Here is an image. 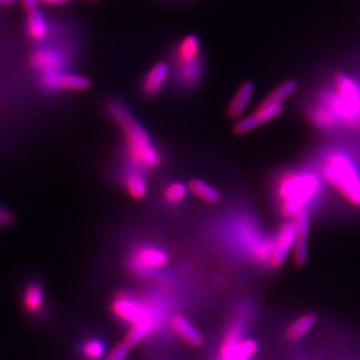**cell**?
<instances>
[{
	"label": "cell",
	"mask_w": 360,
	"mask_h": 360,
	"mask_svg": "<svg viewBox=\"0 0 360 360\" xmlns=\"http://www.w3.org/2000/svg\"><path fill=\"white\" fill-rule=\"evenodd\" d=\"M311 121L324 131L359 126V83L344 73H337L333 88L319 98L311 111Z\"/></svg>",
	"instance_id": "obj_1"
},
{
	"label": "cell",
	"mask_w": 360,
	"mask_h": 360,
	"mask_svg": "<svg viewBox=\"0 0 360 360\" xmlns=\"http://www.w3.org/2000/svg\"><path fill=\"white\" fill-rule=\"evenodd\" d=\"M319 176L348 204L360 207V170L348 153L339 150L326 153L321 161Z\"/></svg>",
	"instance_id": "obj_2"
},
{
	"label": "cell",
	"mask_w": 360,
	"mask_h": 360,
	"mask_svg": "<svg viewBox=\"0 0 360 360\" xmlns=\"http://www.w3.org/2000/svg\"><path fill=\"white\" fill-rule=\"evenodd\" d=\"M108 111L126 133V148L133 161L144 168H157L161 163V157L149 135L133 117L128 106L115 100L108 104Z\"/></svg>",
	"instance_id": "obj_3"
},
{
	"label": "cell",
	"mask_w": 360,
	"mask_h": 360,
	"mask_svg": "<svg viewBox=\"0 0 360 360\" xmlns=\"http://www.w3.org/2000/svg\"><path fill=\"white\" fill-rule=\"evenodd\" d=\"M321 176L310 171L288 173L280 183L278 196L283 216L289 219L306 210L321 191Z\"/></svg>",
	"instance_id": "obj_4"
},
{
	"label": "cell",
	"mask_w": 360,
	"mask_h": 360,
	"mask_svg": "<svg viewBox=\"0 0 360 360\" xmlns=\"http://www.w3.org/2000/svg\"><path fill=\"white\" fill-rule=\"evenodd\" d=\"M258 351V341L243 338V325L235 323L220 345L219 360H251Z\"/></svg>",
	"instance_id": "obj_5"
},
{
	"label": "cell",
	"mask_w": 360,
	"mask_h": 360,
	"mask_svg": "<svg viewBox=\"0 0 360 360\" xmlns=\"http://www.w3.org/2000/svg\"><path fill=\"white\" fill-rule=\"evenodd\" d=\"M39 86L43 90H48V91H58V90L85 91L91 87V81L81 75L56 71V73L40 75Z\"/></svg>",
	"instance_id": "obj_6"
},
{
	"label": "cell",
	"mask_w": 360,
	"mask_h": 360,
	"mask_svg": "<svg viewBox=\"0 0 360 360\" xmlns=\"http://www.w3.org/2000/svg\"><path fill=\"white\" fill-rule=\"evenodd\" d=\"M295 241H296V228L294 223L293 220L286 221L280 228L274 241L273 253L270 258V265L273 268L278 269L284 265L286 258L289 256L290 251L294 247Z\"/></svg>",
	"instance_id": "obj_7"
},
{
	"label": "cell",
	"mask_w": 360,
	"mask_h": 360,
	"mask_svg": "<svg viewBox=\"0 0 360 360\" xmlns=\"http://www.w3.org/2000/svg\"><path fill=\"white\" fill-rule=\"evenodd\" d=\"M111 309H113V313H115L116 317L120 318L122 321H126V323H130V324L136 323L142 318L153 316L151 311L144 304L135 301L133 298L128 297L126 295H122V296H117L115 298L113 304H111Z\"/></svg>",
	"instance_id": "obj_8"
},
{
	"label": "cell",
	"mask_w": 360,
	"mask_h": 360,
	"mask_svg": "<svg viewBox=\"0 0 360 360\" xmlns=\"http://www.w3.org/2000/svg\"><path fill=\"white\" fill-rule=\"evenodd\" d=\"M21 301H23V308L26 313L33 316L39 315L43 311L46 301L43 284L34 280L26 283L23 290Z\"/></svg>",
	"instance_id": "obj_9"
},
{
	"label": "cell",
	"mask_w": 360,
	"mask_h": 360,
	"mask_svg": "<svg viewBox=\"0 0 360 360\" xmlns=\"http://www.w3.org/2000/svg\"><path fill=\"white\" fill-rule=\"evenodd\" d=\"M32 68L40 71L41 74H49L60 71L63 67V58L59 53L49 49H39L36 51L30 58Z\"/></svg>",
	"instance_id": "obj_10"
},
{
	"label": "cell",
	"mask_w": 360,
	"mask_h": 360,
	"mask_svg": "<svg viewBox=\"0 0 360 360\" xmlns=\"http://www.w3.org/2000/svg\"><path fill=\"white\" fill-rule=\"evenodd\" d=\"M171 326H172L173 331L183 341H186L188 345L194 346V348H199V346L204 344V337H203V335L184 316H180V315L175 316L171 319Z\"/></svg>",
	"instance_id": "obj_11"
},
{
	"label": "cell",
	"mask_w": 360,
	"mask_h": 360,
	"mask_svg": "<svg viewBox=\"0 0 360 360\" xmlns=\"http://www.w3.org/2000/svg\"><path fill=\"white\" fill-rule=\"evenodd\" d=\"M136 266L143 269H151V268H161L168 262V256L165 251L151 247L141 248L135 256Z\"/></svg>",
	"instance_id": "obj_12"
},
{
	"label": "cell",
	"mask_w": 360,
	"mask_h": 360,
	"mask_svg": "<svg viewBox=\"0 0 360 360\" xmlns=\"http://www.w3.org/2000/svg\"><path fill=\"white\" fill-rule=\"evenodd\" d=\"M254 83L251 81L243 83L240 87L239 90L236 91L234 98L232 100L228 106L227 115L228 117L232 120L240 117L243 115V111L246 110L248 103L251 101V95L254 93Z\"/></svg>",
	"instance_id": "obj_13"
},
{
	"label": "cell",
	"mask_w": 360,
	"mask_h": 360,
	"mask_svg": "<svg viewBox=\"0 0 360 360\" xmlns=\"http://www.w3.org/2000/svg\"><path fill=\"white\" fill-rule=\"evenodd\" d=\"M155 324H156V321L153 316L142 318L139 321L131 324V329L129 333H126L124 341L129 345L130 348L137 346L144 341L146 337L149 336L150 333H153Z\"/></svg>",
	"instance_id": "obj_14"
},
{
	"label": "cell",
	"mask_w": 360,
	"mask_h": 360,
	"mask_svg": "<svg viewBox=\"0 0 360 360\" xmlns=\"http://www.w3.org/2000/svg\"><path fill=\"white\" fill-rule=\"evenodd\" d=\"M316 322H317V317L313 313H308L302 315L286 329V338L291 341H300L313 329Z\"/></svg>",
	"instance_id": "obj_15"
},
{
	"label": "cell",
	"mask_w": 360,
	"mask_h": 360,
	"mask_svg": "<svg viewBox=\"0 0 360 360\" xmlns=\"http://www.w3.org/2000/svg\"><path fill=\"white\" fill-rule=\"evenodd\" d=\"M168 74V63H157L156 66H153V69L149 71V74L145 78V93L149 95L157 94L161 89V87L164 86Z\"/></svg>",
	"instance_id": "obj_16"
},
{
	"label": "cell",
	"mask_w": 360,
	"mask_h": 360,
	"mask_svg": "<svg viewBox=\"0 0 360 360\" xmlns=\"http://www.w3.org/2000/svg\"><path fill=\"white\" fill-rule=\"evenodd\" d=\"M297 82L294 80H288L286 82H283L282 85L273 90L260 106H278V104H283V102L286 101V98L294 94L296 89H297Z\"/></svg>",
	"instance_id": "obj_17"
},
{
	"label": "cell",
	"mask_w": 360,
	"mask_h": 360,
	"mask_svg": "<svg viewBox=\"0 0 360 360\" xmlns=\"http://www.w3.org/2000/svg\"><path fill=\"white\" fill-rule=\"evenodd\" d=\"M27 34L33 41H41L47 36V24L43 14L39 11L28 13L27 24H26Z\"/></svg>",
	"instance_id": "obj_18"
},
{
	"label": "cell",
	"mask_w": 360,
	"mask_h": 360,
	"mask_svg": "<svg viewBox=\"0 0 360 360\" xmlns=\"http://www.w3.org/2000/svg\"><path fill=\"white\" fill-rule=\"evenodd\" d=\"M188 190L201 200L208 204H216L220 200V194L216 188L211 185L206 184L205 181L199 179H193L188 183Z\"/></svg>",
	"instance_id": "obj_19"
},
{
	"label": "cell",
	"mask_w": 360,
	"mask_h": 360,
	"mask_svg": "<svg viewBox=\"0 0 360 360\" xmlns=\"http://www.w3.org/2000/svg\"><path fill=\"white\" fill-rule=\"evenodd\" d=\"M284 111V106L283 104H278V106H258V111L255 114L251 115L254 118L256 126H261L266 124L268 122L273 121L274 118L278 117Z\"/></svg>",
	"instance_id": "obj_20"
},
{
	"label": "cell",
	"mask_w": 360,
	"mask_h": 360,
	"mask_svg": "<svg viewBox=\"0 0 360 360\" xmlns=\"http://www.w3.org/2000/svg\"><path fill=\"white\" fill-rule=\"evenodd\" d=\"M199 53V40L196 36H188L180 46V58L183 63H191L196 59Z\"/></svg>",
	"instance_id": "obj_21"
},
{
	"label": "cell",
	"mask_w": 360,
	"mask_h": 360,
	"mask_svg": "<svg viewBox=\"0 0 360 360\" xmlns=\"http://www.w3.org/2000/svg\"><path fill=\"white\" fill-rule=\"evenodd\" d=\"M126 191L133 199H142L144 198L145 194L148 192V186L143 177L139 175H131L128 177L126 181Z\"/></svg>",
	"instance_id": "obj_22"
},
{
	"label": "cell",
	"mask_w": 360,
	"mask_h": 360,
	"mask_svg": "<svg viewBox=\"0 0 360 360\" xmlns=\"http://www.w3.org/2000/svg\"><path fill=\"white\" fill-rule=\"evenodd\" d=\"M293 223L296 228V238L308 239L310 232V216L308 210H301L293 216Z\"/></svg>",
	"instance_id": "obj_23"
},
{
	"label": "cell",
	"mask_w": 360,
	"mask_h": 360,
	"mask_svg": "<svg viewBox=\"0 0 360 360\" xmlns=\"http://www.w3.org/2000/svg\"><path fill=\"white\" fill-rule=\"evenodd\" d=\"M104 352H106L104 344L98 339H90L83 344V356L88 360H100L104 356Z\"/></svg>",
	"instance_id": "obj_24"
},
{
	"label": "cell",
	"mask_w": 360,
	"mask_h": 360,
	"mask_svg": "<svg viewBox=\"0 0 360 360\" xmlns=\"http://www.w3.org/2000/svg\"><path fill=\"white\" fill-rule=\"evenodd\" d=\"M293 258L297 267H304L308 261V239L296 238L293 247Z\"/></svg>",
	"instance_id": "obj_25"
},
{
	"label": "cell",
	"mask_w": 360,
	"mask_h": 360,
	"mask_svg": "<svg viewBox=\"0 0 360 360\" xmlns=\"http://www.w3.org/2000/svg\"><path fill=\"white\" fill-rule=\"evenodd\" d=\"M186 192H188V188L183 183H173L168 186L166 192H165V196L170 203L177 204V203L184 199Z\"/></svg>",
	"instance_id": "obj_26"
},
{
	"label": "cell",
	"mask_w": 360,
	"mask_h": 360,
	"mask_svg": "<svg viewBox=\"0 0 360 360\" xmlns=\"http://www.w3.org/2000/svg\"><path fill=\"white\" fill-rule=\"evenodd\" d=\"M130 348L129 345L126 344V341L120 343L116 345L109 355L106 357V360H126V357L129 355Z\"/></svg>",
	"instance_id": "obj_27"
},
{
	"label": "cell",
	"mask_w": 360,
	"mask_h": 360,
	"mask_svg": "<svg viewBox=\"0 0 360 360\" xmlns=\"http://www.w3.org/2000/svg\"><path fill=\"white\" fill-rule=\"evenodd\" d=\"M38 3H39V0H21V4L27 11V13L38 11Z\"/></svg>",
	"instance_id": "obj_28"
},
{
	"label": "cell",
	"mask_w": 360,
	"mask_h": 360,
	"mask_svg": "<svg viewBox=\"0 0 360 360\" xmlns=\"http://www.w3.org/2000/svg\"><path fill=\"white\" fill-rule=\"evenodd\" d=\"M41 3H45V4H52V5H58V4H65V3H68L71 0H39Z\"/></svg>",
	"instance_id": "obj_29"
},
{
	"label": "cell",
	"mask_w": 360,
	"mask_h": 360,
	"mask_svg": "<svg viewBox=\"0 0 360 360\" xmlns=\"http://www.w3.org/2000/svg\"><path fill=\"white\" fill-rule=\"evenodd\" d=\"M13 1H14V0H0V4H11V3H13Z\"/></svg>",
	"instance_id": "obj_30"
}]
</instances>
